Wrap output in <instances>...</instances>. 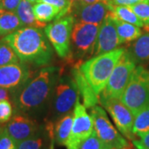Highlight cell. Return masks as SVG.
Here are the masks:
<instances>
[{
	"instance_id": "obj_1",
	"label": "cell",
	"mask_w": 149,
	"mask_h": 149,
	"mask_svg": "<svg viewBox=\"0 0 149 149\" xmlns=\"http://www.w3.org/2000/svg\"><path fill=\"white\" fill-rule=\"evenodd\" d=\"M15 52L21 62L37 66L47 65L52 60L53 50L42 28L25 27L2 38Z\"/></svg>"
},
{
	"instance_id": "obj_2",
	"label": "cell",
	"mask_w": 149,
	"mask_h": 149,
	"mask_svg": "<svg viewBox=\"0 0 149 149\" xmlns=\"http://www.w3.org/2000/svg\"><path fill=\"white\" fill-rule=\"evenodd\" d=\"M61 70L48 66L41 70L32 79L16 90L14 104L17 111L32 113L39 111L52 95L54 87L58 80Z\"/></svg>"
},
{
	"instance_id": "obj_3",
	"label": "cell",
	"mask_w": 149,
	"mask_h": 149,
	"mask_svg": "<svg viewBox=\"0 0 149 149\" xmlns=\"http://www.w3.org/2000/svg\"><path fill=\"white\" fill-rule=\"evenodd\" d=\"M124 48L95 56L80 64V69L97 95L101 94L119 58L124 52Z\"/></svg>"
},
{
	"instance_id": "obj_4",
	"label": "cell",
	"mask_w": 149,
	"mask_h": 149,
	"mask_svg": "<svg viewBox=\"0 0 149 149\" xmlns=\"http://www.w3.org/2000/svg\"><path fill=\"white\" fill-rule=\"evenodd\" d=\"M100 24L75 22L71 32L70 52L68 61L74 65H80L83 60L93 56L95 48L96 38Z\"/></svg>"
},
{
	"instance_id": "obj_5",
	"label": "cell",
	"mask_w": 149,
	"mask_h": 149,
	"mask_svg": "<svg viewBox=\"0 0 149 149\" xmlns=\"http://www.w3.org/2000/svg\"><path fill=\"white\" fill-rule=\"evenodd\" d=\"M120 101L135 116L149 104V70L137 66L120 98Z\"/></svg>"
},
{
	"instance_id": "obj_6",
	"label": "cell",
	"mask_w": 149,
	"mask_h": 149,
	"mask_svg": "<svg viewBox=\"0 0 149 149\" xmlns=\"http://www.w3.org/2000/svg\"><path fill=\"white\" fill-rule=\"evenodd\" d=\"M135 68V61L128 51L125 50L113 70L105 88L101 93L100 99L120 100Z\"/></svg>"
},
{
	"instance_id": "obj_7",
	"label": "cell",
	"mask_w": 149,
	"mask_h": 149,
	"mask_svg": "<svg viewBox=\"0 0 149 149\" xmlns=\"http://www.w3.org/2000/svg\"><path fill=\"white\" fill-rule=\"evenodd\" d=\"M52 96H53L52 117L58 120L70 113L80 98V92L73 76L62 75L61 73Z\"/></svg>"
},
{
	"instance_id": "obj_8",
	"label": "cell",
	"mask_w": 149,
	"mask_h": 149,
	"mask_svg": "<svg viewBox=\"0 0 149 149\" xmlns=\"http://www.w3.org/2000/svg\"><path fill=\"white\" fill-rule=\"evenodd\" d=\"M75 22L72 14L56 19V21L47 25L44 32L52 45L54 50L61 58L67 59L70 52L71 32Z\"/></svg>"
},
{
	"instance_id": "obj_9",
	"label": "cell",
	"mask_w": 149,
	"mask_h": 149,
	"mask_svg": "<svg viewBox=\"0 0 149 149\" xmlns=\"http://www.w3.org/2000/svg\"><path fill=\"white\" fill-rule=\"evenodd\" d=\"M90 115L93 120L94 130L108 149H122L129 145L127 140L112 125L101 107L95 105L91 108Z\"/></svg>"
},
{
	"instance_id": "obj_10",
	"label": "cell",
	"mask_w": 149,
	"mask_h": 149,
	"mask_svg": "<svg viewBox=\"0 0 149 149\" xmlns=\"http://www.w3.org/2000/svg\"><path fill=\"white\" fill-rule=\"evenodd\" d=\"M74 119L69 139L66 143L67 149H78L82 142L89 138L94 131V123L86 108L80 102V98L75 103Z\"/></svg>"
},
{
	"instance_id": "obj_11",
	"label": "cell",
	"mask_w": 149,
	"mask_h": 149,
	"mask_svg": "<svg viewBox=\"0 0 149 149\" xmlns=\"http://www.w3.org/2000/svg\"><path fill=\"white\" fill-rule=\"evenodd\" d=\"M102 105L106 109L113 118L118 129L123 136L131 141L136 139L133 132L134 115L119 100L100 99Z\"/></svg>"
},
{
	"instance_id": "obj_12",
	"label": "cell",
	"mask_w": 149,
	"mask_h": 149,
	"mask_svg": "<svg viewBox=\"0 0 149 149\" xmlns=\"http://www.w3.org/2000/svg\"><path fill=\"white\" fill-rule=\"evenodd\" d=\"M113 17V11H109L100 25L94 52L95 56L113 51L122 44L118 36Z\"/></svg>"
},
{
	"instance_id": "obj_13",
	"label": "cell",
	"mask_w": 149,
	"mask_h": 149,
	"mask_svg": "<svg viewBox=\"0 0 149 149\" xmlns=\"http://www.w3.org/2000/svg\"><path fill=\"white\" fill-rule=\"evenodd\" d=\"M37 123L27 116L17 113L8 123L5 130L17 143L35 136L38 132Z\"/></svg>"
},
{
	"instance_id": "obj_14",
	"label": "cell",
	"mask_w": 149,
	"mask_h": 149,
	"mask_svg": "<svg viewBox=\"0 0 149 149\" xmlns=\"http://www.w3.org/2000/svg\"><path fill=\"white\" fill-rule=\"evenodd\" d=\"M113 5L104 1H99L91 4H84L73 7L75 22L101 24L109 11H113ZM71 9V10H72Z\"/></svg>"
},
{
	"instance_id": "obj_15",
	"label": "cell",
	"mask_w": 149,
	"mask_h": 149,
	"mask_svg": "<svg viewBox=\"0 0 149 149\" xmlns=\"http://www.w3.org/2000/svg\"><path fill=\"white\" fill-rule=\"evenodd\" d=\"M30 78V71L23 62L0 66V87L17 90Z\"/></svg>"
},
{
	"instance_id": "obj_16",
	"label": "cell",
	"mask_w": 149,
	"mask_h": 149,
	"mask_svg": "<svg viewBox=\"0 0 149 149\" xmlns=\"http://www.w3.org/2000/svg\"><path fill=\"white\" fill-rule=\"evenodd\" d=\"M79 65H73L71 70L72 76L77 85L80 95L83 99L84 106L85 108L91 109L92 107L95 106L97 103L100 101V96L97 95L95 92L92 89L85 75L81 72Z\"/></svg>"
},
{
	"instance_id": "obj_17",
	"label": "cell",
	"mask_w": 149,
	"mask_h": 149,
	"mask_svg": "<svg viewBox=\"0 0 149 149\" xmlns=\"http://www.w3.org/2000/svg\"><path fill=\"white\" fill-rule=\"evenodd\" d=\"M113 20L117 30L118 36L122 44L135 41L143 35V31L139 27L121 21L118 19L115 15L113 17Z\"/></svg>"
},
{
	"instance_id": "obj_18",
	"label": "cell",
	"mask_w": 149,
	"mask_h": 149,
	"mask_svg": "<svg viewBox=\"0 0 149 149\" xmlns=\"http://www.w3.org/2000/svg\"><path fill=\"white\" fill-rule=\"evenodd\" d=\"M135 62H146L149 61V32L139 37L127 50Z\"/></svg>"
},
{
	"instance_id": "obj_19",
	"label": "cell",
	"mask_w": 149,
	"mask_h": 149,
	"mask_svg": "<svg viewBox=\"0 0 149 149\" xmlns=\"http://www.w3.org/2000/svg\"><path fill=\"white\" fill-rule=\"evenodd\" d=\"M74 114L70 112L65 116L59 118L55 128V139L58 145L65 146L69 139L72 124H73Z\"/></svg>"
},
{
	"instance_id": "obj_20",
	"label": "cell",
	"mask_w": 149,
	"mask_h": 149,
	"mask_svg": "<svg viewBox=\"0 0 149 149\" xmlns=\"http://www.w3.org/2000/svg\"><path fill=\"white\" fill-rule=\"evenodd\" d=\"M22 26L16 13L0 8V35L7 36Z\"/></svg>"
},
{
	"instance_id": "obj_21",
	"label": "cell",
	"mask_w": 149,
	"mask_h": 149,
	"mask_svg": "<svg viewBox=\"0 0 149 149\" xmlns=\"http://www.w3.org/2000/svg\"><path fill=\"white\" fill-rule=\"evenodd\" d=\"M33 12L35 18L42 28H45L47 23L56 19L60 11L54 6L46 3H37L33 7Z\"/></svg>"
},
{
	"instance_id": "obj_22",
	"label": "cell",
	"mask_w": 149,
	"mask_h": 149,
	"mask_svg": "<svg viewBox=\"0 0 149 149\" xmlns=\"http://www.w3.org/2000/svg\"><path fill=\"white\" fill-rule=\"evenodd\" d=\"M16 13L19 17L22 26L28 27H35L37 28H42L41 24L36 20L33 7L32 3L27 0H21L19 5L17 6L16 9Z\"/></svg>"
},
{
	"instance_id": "obj_23",
	"label": "cell",
	"mask_w": 149,
	"mask_h": 149,
	"mask_svg": "<svg viewBox=\"0 0 149 149\" xmlns=\"http://www.w3.org/2000/svg\"><path fill=\"white\" fill-rule=\"evenodd\" d=\"M133 132L139 138L149 133V104L134 116Z\"/></svg>"
},
{
	"instance_id": "obj_24",
	"label": "cell",
	"mask_w": 149,
	"mask_h": 149,
	"mask_svg": "<svg viewBox=\"0 0 149 149\" xmlns=\"http://www.w3.org/2000/svg\"><path fill=\"white\" fill-rule=\"evenodd\" d=\"M113 13L118 19L121 21L133 24L137 27H144L143 22L133 13V11L130 8L129 6H114Z\"/></svg>"
},
{
	"instance_id": "obj_25",
	"label": "cell",
	"mask_w": 149,
	"mask_h": 149,
	"mask_svg": "<svg viewBox=\"0 0 149 149\" xmlns=\"http://www.w3.org/2000/svg\"><path fill=\"white\" fill-rule=\"evenodd\" d=\"M19 58L17 57L15 52L10 46L3 42L0 41V66L7 65L19 63Z\"/></svg>"
},
{
	"instance_id": "obj_26",
	"label": "cell",
	"mask_w": 149,
	"mask_h": 149,
	"mask_svg": "<svg viewBox=\"0 0 149 149\" xmlns=\"http://www.w3.org/2000/svg\"><path fill=\"white\" fill-rule=\"evenodd\" d=\"M129 7L143 22L145 30L149 31V1L139 2L133 5H129Z\"/></svg>"
},
{
	"instance_id": "obj_27",
	"label": "cell",
	"mask_w": 149,
	"mask_h": 149,
	"mask_svg": "<svg viewBox=\"0 0 149 149\" xmlns=\"http://www.w3.org/2000/svg\"><path fill=\"white\" fill-rule=\"evenodd\" d=\"M38 3H46L56 7L60 11L56 19L70 14L72 9V4L70 0H39Z\"/></svg>"
},
{
	"instance_id": "obj_28",
	"label": "cell",
	"mask_w": 149,
	"mask_h": 149,
	"mask_svg": "<svg viewBox=\"0 0 149 149\" xmlns=\"http://www.w3.org/2000/svg\"><path fill=\"white\" fill-rule=\"evenodd\" d=\"M78 149H108V148L102 143L94 130L91 136L81 143Z\"/></svg>"
},
{
	"instance_id": "obj_29",
	"label": "cell",
	"mask_w": 149,
	"mask_h": 149,
	"mask_svg": "<svg viewBox=\"0 0 149 149\" xmlns=\"http://www.w3.org/2000/svg\"><path fill=\"white\" fill-rule=\"evenodd\" d=\"M13 106L10 101L5 99L0 101V123L9 122L13 116Z\"/></svg>"
},
{
	"instance_id": "obj_30",
	"label": "cell",
	"mask_w": 149,
	"mask_h": 149,
	"mask_svg": "<svg viewBox=\"0 0 149 149\" xmlns=\"http://www.w3.org/2000/svg\"><path fill=\"white\" fill-rule=\"evenodd\" d=\"M43 146V140L41 137L33 136L27 139L17 145V149H42Z\"/></svg>"
},
{
	"instance_id": "obj_31",
	"label": "cell",
	"mask_w": 149,
	"mask_h": 149,
	"mask_svg": "<svg viewBox=\"0 0 149 149\" xmlns=\"http://www.w3.org/2000/svg\"><path fill=\"white\" fill-rule=\"evenodd\" d=\"M0 149H17V143L7 133L5 127L0 135Z\"/></svg>"
},
{
	"instance_id": "obj_32",
	"label": "cell",
	"mask_w": 149,
	"mask_h": 149,
	"mask_svg": "<svg viewBox=\"0 0 149 149\" xmlns=\"http://www.w3.org/2000/svg\"><path fill=\"white\" fill-rule=\"evenodd\" d=\"M21 0H2L0 2V8L7 11L15 12Z\"/></svg>"
},
{
	"instance_id": "obj_33",
	"label": "cell",
	"mask_w": 149,
	"mask_h": 149,
	"mask_svg": "<svg viewBox=\"0 0 149 149\" xmlns=\"http://www.w3.org/2000/svg\"><path fill=\"white\" fill-rule=\"evenodd\" d=\"M133 143L137 149H149V133L140 137L139 139L133 140Z\"/></svg>"
},
{
	"instance_id": "obj_34",
	"label": "cell",
	"mask_w": 149,
	"mask_h": 149,
	"mask_svg": "<svg viewBox=\"0 0 149 149\" xmlns=\"http://www.w3.org/2000/svg\"><path fill=\"white\" fill-rule=\"evenodd\" d=\"M5 99H8V92L5 89L0 87V101Z\"/></svg>"
},
{
	"instance_id": "obj_35",
	"label": "cell",
	"mask_w": 149,
	"mask_h": 149,
	"mask_svg": "<svg viewBox=\"0 0 149 149\" xmlns=\"http://www.w3.org/2000/svg\"><path fill=\"white\" fill-rule=\"evenodd\" d=\"M99 1H101V0H81L80 3L78 5H84V4H91V3H97Z\"/></svg>"
},
{
	"instance_id": "obj_36",
	"label": "cell",
	"mask_w": 149,
	"mask_h": 149,
	"mask_svg": "<svg viewBox=\"0 0 149 149\" xmlns=\"http://www.w3.org/2000/svg\"><path fill=\"white\" fill-rule=\"evenodd\" d=\"M70 3L72 4V8H73V7H75V6L78 5L81 0H70Z\"/></svg>"
},
{
	"instance_id": "obj_37",
	"label": "cell",
	"mask_w": 149,
	"mask_h": 149,
	"mask_svg": "<svg viewBox=\"0 0 149 149\" xmlns=\"http://www.w3.org/2000/svg\"><path fill=\"white\" fill-rule=\"evenodd\" d=\"M27 1H29L31 3H38L39 0H27Z\"/></svg>"
},
{
	"instance_id": "obj_38",
	"label": "cell",
	"mask_w": 149,
	"mask_h": 149,
	"mask_svg": "<svg viewBox=\"0 0 149 149\" xmlns=\"http://www.w3.org/2000/svg\"><path fill=\"white\" fill-rule=\"evenodd\" d=\"M3 129H4V127H3V126H0V135H1L2 132L3 131Z\"/></svg>"
},
{
	"instance_id": "obj_39",
	"label": "cell",
	"mask_w": 149,
	"mask_h": 149,
	"mask_svg": "<svg viewBox=\"0 0 149 149\" xmlns=\"http://www.w3.org/2000/svg\"><path fill=\"white\" fill-rule=\"evenodd\" d=\"M130 1H132L133 3H139V2H140L139 0H130Z\"/></svg>"
},
{
	"instance_id": "obj_40",
	"label": "cell",
	"mask_w": 149,
	"mask_h": 149,
	"mask_svg": "<svg viewBox=\"0 0 149 149\" xmlns=\"http://www.w3.org/2000/svg\"><path fill=\"white\" fill-rule=\"evenodd\" d=\"M140 2H143V1H149V0H139Z\"/></svg>"
},
{
	"instance_id": "obj_41",
	"label": "cell",
	"mask_w": 149,
	"mask_h": 149,
	"mask_svg": "<svg viewBox=\"0 0 149 149\" xmlns=\"http://www.w3.org/2000/svg\"><path fill=\"white\" fill-rule=\"evenodd\" d=\"M131 149H133V147H132V148H131Z\"/></svg>"
},
{
	"instance_id": "obj_42",
	"label": "cell",
	"mask_w": 149,
	"mask_h": 149,
	"mask_svg": "<svg viewBox=\"0 0 149 149\" xmlns=\"http://www.w3.org/2000/svg\"><path fill=\"white\" fill-rule=\"evenodd\" d=\"M1 1H2V0H0V2H1Z\"/></svg>"
}]
</instances>
